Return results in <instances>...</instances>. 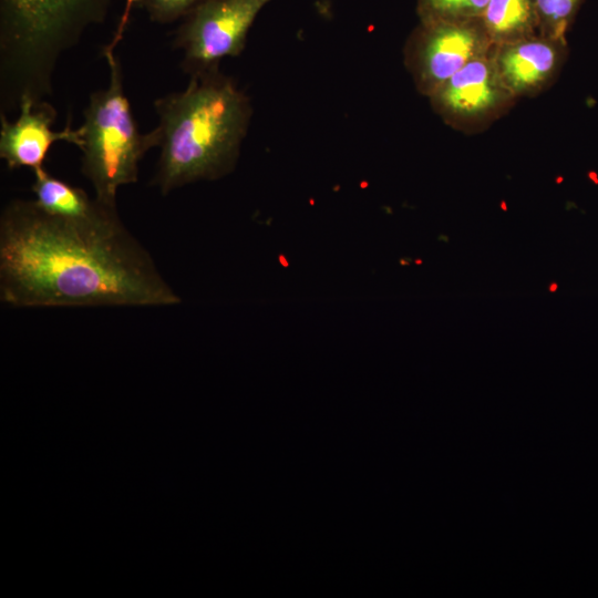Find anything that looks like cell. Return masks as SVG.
I'll list each match as a JSON object with an SVG mask.
<instances>
[{
    "instance_id": "1",
    "label": "cell",
    "mask_w": 598,
    "mask_h": 598,
    "mask_svg": "<svg viewBox=\"0 0 598 598\" xmlns=\"http://www.w3.org/2000/svg\"><path fill=\"white\" fill-rule=\"evenodd\" d=\"M0 301L14 308L166 307L181 302L146 248L102 202L87 217L14 199L0 215Z\"/></svg>"
},
{
    "instance_id": "2",
    "label": "cell",
    "mask_w": 598,
    "mask_h": 598,
    "mask_svg": "<svg viewBox=\"0 0 598 598\" xmlns=\"http://www.w3.org/2000/svg\"><path fill=\"white\" fill-rule=\"evenodd\" d=\"M159 158L152 185L163 195L235 168L252 107L219 69L189 75L187 86L154 101Z\"/></svg>"
},
{
    "instance_id": "3",
    "label": "cell",
    "mask_w": 598,
    "mask_h": 598,
    "mask_svg": "<svg viewBox=\"0 0 598 598\" xmlns=\"http://www.w3.org/2000/svg\"><path fill=\"white\" fill-rule=\"evenodd\" d=\"M112 0H0L1 76L13 105L51 92L61 53L92 24L105 20Z\"/></svg>"
},
{
    "instance_id": "4",
    "label": "cell",
    "mask_w": 598,
    "mask_h": 598,
    "mask_svg": "<svg viewBox=\"0 0 598 598\" xmlns=\"http://www.w3.org/2000/svg\"><path fill=\"white\" fill-rule=\"evenodd\" d=\"M103 53L110 68V83L90 95L79 126V148L81 172L95 197L116 204L118 188L137 182L141 159L151 148L158 147V135L156 128L146 134L138 131L124 93L121 64L111 45Z\"/></svg>"
},
{
    "instance_id": "5",
    "label": "cell",
    "mask_w": 598,
    "mask_h": 598,
    "mask_svg": "<svg viewBox=\"0 0 598 598\" xmlns=\"http://www.w3.org/2000/svg\"><path fill=\"white\" fill-rule=\"evenodd\" d=\"M271 0H205L182 19L173 47L183 52L182 69L196 74L219 69L245 50L247 35Z\"/></svg>"
},
{
    "instance_id": "6",
    "label": "cell",
    "mask_w": 598,
    "mask_h": 598,
    "mask_svg": "<svg viewBox=\"0 0 598 598\" xmlns=\"http://www.w3.org/2000/svg\"><path fill=\"white\" fill-rule=\"evenodd\" d=\"M493 44L482 19L420 22L404 47V63L416 90L429 97Z\"/></svg>"
},
{
    "instance_id": "7",
    "label": "cell",
    "mask_w": 598,
    "mask_h": 598,
    "mask_svg": "<svg viewBox=\"0 0 598 598\" xmlns=\"http://www.w3.org/2000/svg\"><path fill=\"white\" fill-rule=\"evenodd\" d=\"M429 100L447 125L471 132L498 118L516 99L503 83L491 51L464 65Z\"/></svg>"
},
{
    "instance_id": "8",
    "label": "cell",
    "mask_w": 598,
    "mask_h": 598,
    "mask_svg": "<svg viewBox=\"0 0 598 598\" xmlns=\"http://www.w3.org/2000/svg\"><path fill=\"white\" fill-rule=\"evenodd\" d=\"M18 107L19 116L14 122L3 112L0 117V157L9 169L43 167L51 146L59 141L81 146L79 127L73 130L69 123L62 131L52 130L56 111L48 102L23 94Z\"/></svg>"
},
{
    "instance_id": "9",
    "label": "cell",
    "mask_w": 598,
    "mask_h": 598,
    "mask_svg": "<svg viewBox=\"0 0 598 598\" xmlns=\"http://www.w3.org/2000/svg\"><path fill=\"white\" fill-rule=\"evenodd\" d=\"M567 53V43L536 34L493 47L499 76L514 95L535 96L556 79Z\"/></svg>"
},
{
    "instance_id": "10",
    "label": "cell",
    "mask_w": 598,
    "mask_h": 598,
    "mask_svg": "<svg viewBox=\"0 0 598 598\" xmlns=\"http://www.w3.org/2000/svg\"><path fill=\"white\" fill-rule=\"evenodd\" d=\"M481 19L494 47L539 34L535 0H488Z\"/></svg>"
},
{
    "instance_id": "11",
    "label": "cell",
    "mask_w": 598,
    "mask_h": 598,
    "mask_svg": "<svg viewBox=\"0 0 598 598\" xmlns=\"http://www.w3.org/2000/svg\"><path fill=\"white\" fill-rule=\"evenodd\" d=\"M31 189L35 204L44 212L70 218H82L94 214L102 200L91 198L85 190L48 173L44 167L33 171Z\"/></svg>"
},
{
    "instance_id": "12",
    "label": "cell",
    "mask_w": 598,
    "mask_h": 598,
    "mask_svg": "<svg viewBox=\"0 0 598 598\" xmlns=\"http://www.w3.org/2000/svg\"><path fill=\"white\" fill-rule=\"evenodd\" d=\"M584 0H535L539 34L567 43V33Z\"/></svg>"
},
{
    "instance_id": "13",
    "label": "cell",
    "mask_w": 598,
    "mask_h": 598,
    "mask_svg": "<svg viewBox=\"0 0 598 598\" xmlns=\"http://www.w3.org/2000/svg\"><path fill=\"white\" fill-rule=\"evenodd\" d=\"M488 0H416L420 22L481 19Z\"/></svg>"
},
{
    "instance_id": "14",
    "label": "cell",
    "mask_w": 598,
    "mask_h": 598,
    "mask_svg": "<svg viewBox=\"0 0 598 598\" xmlns=\"http://www.w3.org/2000/svg\"><path fill=\"white\" fill-rule=\"evenodd\" d=\"M148 19L158 24L182 20L205 0H135Z\"/></svg>"
},
{
    "instance_id": "15",
    "label": "cell",
    "mask_w": 598,
    "mask_h": 598,
    "mask_svg": "<svg viewBox=\"0 0 598 598\" xmlns=\"http://www.w3.org/2000/svg\"><path fill=\"white\" fill-rule=\"evenodd\" d=\"M556 288H557V283H553V285L550 286V291H555Z\"/></svg>"
}]
</instances>
